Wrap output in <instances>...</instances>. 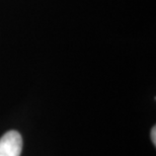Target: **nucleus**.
I'll list each match as a JSON object with an SVG mask.
<instances>
[{
    "label": "nucleus",
    "mask_w": 156,
    "mask_h": 156,
    "mask_svg": "<svg viewBox=\"0 0 156 156\" xmlns=\"http://www.w3.org/2000/svg\"><path fill=\"white\" fill-rule=\"evenodd\" d=\"M23 138L17 131H8L0 139V156H20Z\"/></svg>",
    "instance_id": "1"
},
{
    "label": "nucleus",
    "mask_w": 156,
    "mask_h": 156,
    "mask_svg": "<svg viewBox=\"0 0 156 156\" xmlns=\"http://www.w3.org/2000/svg\"><path fill=\"white\" fill-rule=\"evenodd\" d=\"M151 138H152L153 144L156 145V128H155V126L152 128V130H151Z\"/></svg>",
    "instance_id": "2"
}]
</instances>
